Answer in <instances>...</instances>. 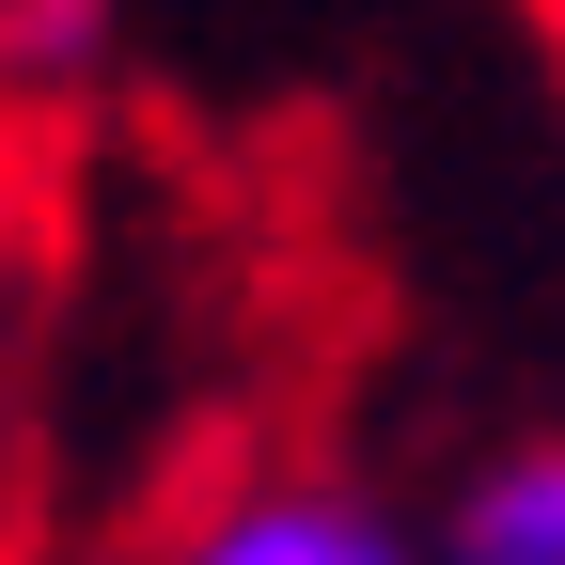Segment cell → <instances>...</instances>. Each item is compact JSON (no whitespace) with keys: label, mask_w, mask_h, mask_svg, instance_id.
<instances>
[{"label":"cell","mask_w":565,"mask_h":565,"mask_svg":"<svg viewBox=\"0 0 565 565\" xmlns=\"http://www.w3.org/2000/svg\"><path fill=\"white\" fill-rule=\"evenodd\" d=\"M189 565H424V550L393 519H362V503H330V487H267V503L204 519Z\"/></svg>","instance_id":"6da1fadb"},{"label":"cell","mask_w":565,"mask_h":565,"mask_svg":"<svg viewBox=\"0 0 565 565\" xmlns=\"http://www.w3.org/2000/svg\"><path fill=\"white\" fill-rule=\"evenodd\" d=\"M440 565H565V440H534V456H503L456 503V534H440Z\"/></svg>","instance_id":"7a4b0ae2"},{"label":"cell","mask_w":565,"mask_h":565,"mask_svg":"<svg viewBox=\"0 0 565 565\" xmlns=\"http://www.w3.org/2000/svg\"><path fill=\"white\" fill-rule=\"evenodd\" d=\"M17 79H79V47H95V0H17Z\"/></svg>","instance_id":"3957f363"}]
</instances>
